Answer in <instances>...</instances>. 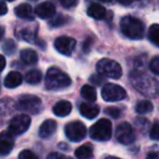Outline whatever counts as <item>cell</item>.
Instances as JSON below:
<instances>
[{
	"label": "cell",
	"mask_w": 159,
	"mask_h": 159,
	"mask_svg": "<svg viewBox=\"0 0 159 159\" xmlns=\"http://www.w3.org/2000/svg\"><path fill=\"white\" fill-rule=\"evenodd\" d=\"M130 81L137 92L148 98H156L159 96V82L155 77L135 70L130 73Z\"/></svg>",
	"instance_id": "1"
},
{
	"label": "cell",
	"mask_w": 159,
	"mask_h": 159,
	"mask_svg": "<svg viewBox=\"0 0 159 159\" xmlns=\"http://www.w3.org/2000/svg\"><path fill=\"white\" fill-rule=\"evenodd\" d=\"M71 85V79L66 73L57 68H50L45 76V86L49 91H61Z\"/></svg>",
	"instance_id": "2"
},
{
	"label": "cell",
	"mask_w": 159,
	"mask_h": 159,
	"mask_svg": "<svg viewBox=\"0 0 159 159\" xmlns=\"http://www.w3.org/2000/svg\"><path fill=\"white\" fill-rule=\"evenodd\" d=\"M120 27H121V31L124 34V36H126L130 39H142L145 34L144 23L141 20L131 16L122 18L121 22H120Z\"/></svg>",
	"instance_id": "3"
},
{
	"label": "cell",
	"mask_w": 159,
	"mask_h": 159,
	"mask_svg": "<svg viewBox=\"0 0 159 159\" xmlns=\"http://www.w3.org/2000/svg\"><path fill=\"white\" fill-rule=\"evenodd\" d=\"M89 136L95 141L106 142L112 136V124L110 120L100 119L89 129Z\"/></svg>",
	"instance_id": "4"
},
{
	"label": "cell",
	"mask_w": 159,
	"mask_h": 159,
	"mask_svg": "<svg viewBox=\"0 0 159 159\" xmlns=\"http://www.w3.org/2000/svg\"><path fill=\"white\" fill-rule=\"evenodd\" d=\"M19 110L24 111L30 115H38L43 110V102L39 97L35 95H21L16 102Z\"/></svg>",
	"instance_id": "5"
},
{
	"label": "cell",
	"mask_w": 159,
	"mask_h": 159,
	"mask_svg": "<svg viewBox=\"0 0 159 159\" xmlns=\"http://www.w3.org/2000/svg\"><path fill=\"white\" fill-rule=\"evenodd\" d=\"M96 70L99 74L104 75L105 77H109V79L118 80L121 77L122 75V68L117 61L111 59H104L99 60L96 66Z\"/></svg>",
	"instance_id": "6"
},
{
	"label": "cell",
	"mask_w": 159,
	"mask_h": 159,
	"mask_svg": "<svg viewBox=\"0 0 159 159\" xmlns=\"http://www.w3.org/2000/svg\"><path fill=\"white\" fill-rule=\"evenodd\" d=\"M64 133L71 142H81L86 136L87 130L84 123H82L81 121H72L66 125Z\"/></svg>",
	"instance_id": "7"
},
{
	"label": "cell",
	"mask_w": 159,
	"mask_h": 159,
	"mask_svg": "<svg viewBox=\"0 0 159 159\" xmlns=\"http://www.w3.org/2000/svg\"><path fill=\"white\" fill-rule=\"evenodd\" d=\"M30 125H31V117H29V115L26 113H23V115L16 116L10 120L8 130L16 136V135H21L26 132Z\"/></svg>",
	"instance_id": "8"
},
{
	"label": "cell",
	"mask_w": 159,
	"mask_h": 159,
	"mask_svg": "<svg viewBox=\"0 0 159 159\" xmlns=\"http://www.w3.org/2000/svg\"><path fill=\"white\" fill-rule=\"evenodd\" d=\"M102 97L106 102H119L126 97V92L119 85L107 83L102 87Z\"/></svg>",
	"instance_id": "9"
},
{
	"label": "cell",
	"mask_w": 159,
	"mask_h": 159,
	"mask_svg": "<svg viewBox=\"0 0 159 159\" xmlns=\"http://www.w3.org/2000/svg\"><path fill=\"white\" fill-rule=\"evenodd\" d=\"M116 139L119 143L123 145H130L134 143L135 134L133 128L128 122H122L116 129Z\"/></svg>",
	"instance_id": "10"
},
{
	"label": "cell",
	"mask_w": 159,
	"mask_h": 159,
	"mask_svg": "<svg viewBox=\"0 0 159 159\" xmlns=\"http://www.w3.org/2000/svg\"><path fill=\"white\" fill-rule=\"evenodd\" d=\"M76 46V40L69 36H60L55 40V48L63 56H71Z\"/></svg>",
	"instance_id": "11"
},
{
	"label": "cell",
	"mask_w": 159,
	"mask_h": 159,
	"mask_svg": "<svg viewBox=\"0 0 159 159\" xmlns=\"http://www.w3.org/2000/svg\"><path fill=\"white\" fill-rule=\"evenodd\" d=\"M14 137L16 135L12 134L9 130L3 131L0 136V154L1 156H6L12 150L14 146Z\"/></svg>",
	"instance_id": "12"
},
{
	"label": "cell",
	"mask_w": 159,
	"mask_h": 159,
	"mask_svg": "<svg viewBox=\"0 0 159 159\" xmlns=\"http://www.w3.org/2000/svg\"><path fill=\"white\" fill-rule=\"evenodd\" d=\"M35 14L40 19H44V20H47V19H52L56 14V8L55 6L52 5L49 1H46V2H42L35 8Z\"/></svg>",
	"instance_id": "13"
},
{
	"label": "cell",
	"mask_w": 159,
	"mask_h": 159,
	"mask_svg": "<svg viewBox=\"0 0 159 159\" xmlns=\"http://www.w3.org/2000/svg\"><path fill=\"white\" fill-rule=\"evenodd\" d=\"M14 13L18 18L25 21H34L35 20V12L33 11V8L29 3H21L14 9Z\"/></svg>",
	"instance_id": "14"
},
{
	"label": "cell",
	"mask_w": 159,
	"mask_h": 159,
	"mask_svg": "<svg viewBox=\"0 0 159 159\" xmlns=\"http://www.w3.org/2000/svg\"><path fill=\"white\" fill-rule=\"evenodd\" d=\"M80 113L89 120L95 119L98 116V113H99V107L97 105L82 102V104L80 105Z\"/></svg>",
	"instance_id": "15"
},
{
	"label": "cell",
	"mask_w": 159,
	"mask_h": 159,
	"mask_svg": "<svg viewBox=\"0 0 159 159\" xmlns=\"http://www.w3.org/2000/svg\"><path fill=\"white\" fill-rule=\"evenodd\" d=\"M56 131H57V122L52 119H48L42 123L38 133L42 139H48Z\"/></svg>",
	"instance_id": "16"
},
{
	"label": "cell",
	"mask_w": 159,
	"mask_h": 159,
	"mask_svg": "<svg viewBox=\"0 0 159 159\" xmlns=\"http://www.w3.org/2000/svg\"><path fill=\"white\" fill-rule=\"evenodd\" d=\"M23 82V76L18 71H11L7 74L5 79V86L7 89H16L20 86Z\"/></svg>",
	"instance_id": "17"
},
{
	"label": "cell",
	"mask_w": 159,
	"mask_h": 159,
	"mask_svg": "<svg viewBox=\"0 0 159 159\" xmlns=\"http://www.w3.org/2000/svg\"><path fill=\"white\" fill-rule=\"evenodd\" d=\"M87 14L95 20H104V19H106L107 11L104 6L99 5V3H92L87 8Z\"/></svg>",
	"instance_id": "18"
},
{
	"label": "cell",
	"mask_w": 159,
	"mask_h": 159,
	"mask_svg": "<svg viewBox=\"0 0 159 159\" xmlns=\"http://www.w3.org/2000/svg\"><path fill=\"white\" fill-rule=\"evenodd\" d=\"M53 113L58 117H66V116L70 115L71 110H72V105L68 100H60L53 106Z\"/></svg>",
	"instance_id": "19"
},
{
	"label": "cell",
	"mask_w": 159,
	"mask_h": 159,
	"mask_svg": "<svg viewBox=\"0 0 159 159\" xmlns=\"http://www.w3.org/2000/svg\"><path fill=\"white\" fill-rule=\"evenodd\" d=\"M21 56V60L24 62L25 64L27 66H32V64H35L37 63L38 61V56H37V52L33 49H23L20 53Z\"/></svg>",
	"instance_id": "20"
},
{
	"label": "cell",
	"mask_w": 159,
	"mask_h": 159,
	"mask_svg": "<svg viewBox=\"0 0 159 159\" xmlns=\"http://www.w3.org/2000/svg\"><path fill=\"white\" fill-rule=\"evenodd\" d=\"M93 146L91 144H84L75 150V156L79 159H92L93 158Z\"/></svg>",
	"instance_id": "21"
},
{
	"label": "cell",
	"mask_w": 159,
	"mask_h": 159,
	"mask_svg": "<svg viewBox=\"0 0 159 159\" xmlns=\"http://www.w3.org/2000/svg\"><path fill=\"white\" fill-rule=\"evenodd\" d=\"M43 79V74L40 72V70H37V69H34V70H31L25 74V81L26 83L31 85H37L42 82Z\"/></svg>",
	"instance_id": "22"
},
{
	"label": "cell",
	"mask_w": 159,
	"mask_h": 159,
	"mask_svg": "<svg viewBox=\"0 0 159 159\" xmlns=\"http://www.w3.org/2000/svg\"><path fill=\"white\" fill-rule=\"evenodd\" d=\"M81 96H82L84 99L89 100V102H95L97 99V93H96V89H94L91 85H84V86L81 89Z\"/></svg>",
	"instance_id": "23"
},
{
	"label": "cell",
	"mask_w": 159,
	"mask_h": 159,
	"mask_svg": "<svg viewBox=\"0 0 159 159\" xmlns=\"http://www.w3.org/2000/svg\"><path fill=\"white\" fill-rule=\"evenodd\" d=\"M154 106L149 100H142V102H137L136 107H135V111L139 115H146L148 112H152Z\"/></svg>",
	"instance_id": "24"
},
{
	"label": "cell",
	"mask_w": 159,
	"mask_h": 159,
	"mask_svg": "<svg viewBox=\"0 0 159 159\" xmlns=\"http://www.w3.org/2000/svg\"><path fill=\"white\" fill-rule=\"evenodd\" d=\"M148 39L155 45L159 47V24H152L148 29Z\"/></svg>",
	"instance_id": "25"
},
{
	"label": "cell",
	"mask_w": 159,
	"mask_h": 159,
	"mask_svg": "<svg viewBox=\"0 0 159 159\" xmlns=\"http://www.w3.org/2000/svg\"><path fill=\"white\" fill-rule=\"evenodd\" d=\"M2 50H3V52H5L6 55H9V56L13 55V53L16 52V43H14L12 39H7L2 44Z\"/></svg>",
	"instance_id": "26"
},
{
	"label": "cell",
	"mask_w": 159,
	"mask_h": 159,
	"mask_svg": "<svg viewBox=\"0 0 159 159\" xmlns=\"http://www.w3.org/2000/svg\"><path fill=\"white\" fill-rule=\"evenodd\" d=\"M66 22H68V18L66 16L59 14V16H53L51 19V21L49 22V25L52 27H58V26H61V25H64Z\"/></svg>",
	"instance_id": "27"
},
{
	"label": "cell",
	"mask_w": 159,
	"mask_h": 159,
	"mask_svg": "<svg viewBox=\"0 0 159 159\" xmlns=\"http://www.w3.org/2000/svg\"><path fill=\"white\" fill-rule=\"evenodd\" d=\"M21 37L24 40H27L30 43H35L36 40V34L34 32L30 31V30H23L21 33Z\"/></svg>",
	"instance_id": "28"
},
{
	"label": "cell",
	"mask_w": 159,
	"mask_h": 159,
	"mask_svg": "<svg viewBox=\"0 0 159 159\" xmlns=\"http://www.w3.org/2000/svg\"><path fill=\"white\" fill-rule=\"evenodd\" d=\"M149 136L152 139L159 141V121H155L149 131Z\"/></svg>",
	"instance_id": "29"
},
{
	"label": "cell",
	"mask_w": 159,
	"mask_h": 159,
	"mask_svg": "<svg viewBox=\"0 0 159 159\" xmlns=\"http://www.w3.org/2000/svg\"><path fill=\"white\" fill-rule=\"evenodd\" d=\"M105 113L109 117L113 118V119H118L121 115V110L117 107H108V108L105 110Z\"/></svg>",
	"instance_id": "30"
},
{
	"label": "cell",
	"mask_w": 159,
	"mask_h": 159,
	"mask_svg": "<svg viewBox=\"0 0 159 159\" xmlns=\"http://www.w3.org/2000/svg\"><path fill=\"white\" fill-rule=\"evenodd\" d=\"M149 69L154 74L159 75V56L152 59V61L149 62Z\"/></svg>",
	"instance_id": "31"
},
{
	"label": "cell",
	"mask_w": 159,
	"mask_h": 159,
	"mask_svg": "<svg viewBox=\"0 0 159 159\" xmlns=\"http://www.w3.org/2000/svg\"><path fill=\"white\" fill-rule=\"evenodd\" d=\"M19 159H38V157L32 150L24 149L19 154Z\"/></svg>",
	"instance_id": "32"
},
{
	"label": "cell",
	"mask_w": 159,
	"mask_h": 159,
	"mask_svg": "<svg viewBox=\"0 0 159 159\" xmlns=\"http://www.w3.org/2000/svg\"><path fill=\"white\" fill-rule=\"evenodd\" d=\"M89 81L95 85H102V83L105 82V76L102 74H99V73H95V74L91 75Z\"/></svg>",
	"instance_id": "33"
},
{
	"label": "cell",
	"mask_w": 159,
	"mask_h": 159,
	"mask_svg": "<svg viewBox=\"0 0 159 159\" xmlns=\"http://www.w3.org/2000/svg\"><path fill=\"white\" fill-rule=\"evenodd\" d=\"M60 3L63 8L69 9V8H73L74 6H76L77 0H59Z\"/></svg>",
	"instance_id": "34"
},
{
	"label": "cell",
	"mask_w": 159,
	"mask_h": 159,
	"mask_svg": "<svg viewBox=\"0 0 159 159\" xmlns=\"http://www.w3.org/2000/svg\"><path fill=\"white\" fill-rule=\"evenodd\" d=\"M66 156L60 154V152H51V154L48 155L47 159H66Z\"/></svg>",
	"instance_id": "35"
},
{
	"label": "cell",
	"mask_w": 159,
	"mask_h": 159,
	"mask_svg": "<svg viewBox=\"0 0 159 159\" xmlns=\"http://www.w3.org/2000/svg\"><path fill=\"white\" fill-rule=\"evenodd\" d=\"M117 1L122 6H130V5H132L134 0H117Z\"/></svg>",
	"instance_id": "36"
},
{
	"label": "cell",
	"mask_w": 159,
	"mask_h": 159,
	"mask_svg": "<svg viewBox=\"0 0 159 159\" xmlns=\"http://www.w3.org/2000/svg\"><path fill=\"white\" fill-rule=\"evenodd\" d=\"M7 11H8L7 6H6V2L2 0V1H1V12H0V14H1V16H5V14L7 13Z\"/></svg>",
	"instance_id": "37"
},
{
	"label": "cell",
	"mask_w": 159,
	"mask_h": 159,
	"mask_svg": "<svg viewBox=\"0 0 159 159\" xmlns=\"http://www.w3.org/2000/svg\"><path fill=\"white\" fill-rule=\"evenodd\" d=\"M146 159H159V156L156 152H149L147 155V157H146Z\"/></svg>",
	"instance_id": "38"
},
{
	"label": "cell",
	"mask_w": 159,
	"mask_h": 159,
	"mask_svg": "<svg viewBox=\"0 0 159 159\" xmlns=\"http://www.w3.org/2000/svg\"><path fill=\"white\" fill-rule=\"evenodd\" d=\"M105 159H120V158H118V157H115V156H108L107 158H105Z\"/></svg>",
	"instance_id": "39"
},
{
	"label": "cell",
	"mask_w": 159,
	"mask_h": 159,
	"mask_svg": "<svg viewBox=\"0 0 159 159\" xmlns=\"http://www.w3.org/2000/svg\"><path fill=\"white\" fill-rule=\"evenodd\" d=\"M100 1H102V2H106V3H109V2H111L112 0H100Z\"/></svg>",
	"instance_id": "40"
},
{
	"label": "cell",
	"mask_w": 159,
	"mask_h": 159,
	"mask_svg": "<svg viewBox=\"0 0 159 159\" xmlns=\"http://www.w3.org/2000/svg\"><path fill=\"white\" fill-rule=\"evenodd\" d=\"M5 1H14V0H5Z\"/></svg>",
	"instance_id": "41"
},
{
	"label": "cell",
	"mask_w": 159,
	"mask_h": 159,
	"mask_svg": "<svg viewBox=\"0 0 159 159\" xmlns=\"http://www.w3.org/2000/svg\"><path fill=\"white\" fill-rule=\"evenodd\" d=\"M66 159H72V158H70V157H66Z\"/></svg>",
	"instance_id": "42"
},
{
	"label": "cell",
	"mask_w": 159,
	"mask_h": 159,
	"mask_svg": "<svg viewBox=\"0 0 159 159\" xmlns=\"http://www.w3.org/2000/svg\"><path fill=\"white\" fill-rule=\"evenodd\" d=\"M31 1H37V0H31Z\"/></svg>",
	"instance_id": "43"
}]
</instances>
